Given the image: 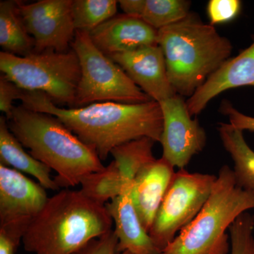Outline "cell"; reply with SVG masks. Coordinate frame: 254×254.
<instances>
[{"mask_svg": "<svg viewBox=\"0 0 254 254\" xmlns=\"http://www.w3.org/2000/svg\"><path fill=\"white\" fill-rule=\"evenodd\" d=\"M163 117L160 143L163 158L182 170L191 158L203 150L207 136L196 119H192L187 101L176 94L159 103Z\"/></svg>", "mask_w": 254, "mask_h": 254, "instance_id": "obj_10", "label": "cell"}, {"mask_svg": "<svg viewBox=\"0 0 254 254\" xmlns=\"http://www.w3.org/2000/svg\"><path fill=\"white\" fill-rule=\"evenodd\" d=\"M123 182V174L113 160L103 170L83 177L80 190L89 199L105 205L121 193Z\"/></svg>", "mask_w": 254, "mask_h": 254, "instance_id": "obj_20", "label": "cell"}, {"mask_svg": "<svg viewBox=\"0 0 254 254\" xmlns=\"http://www.w3.org/2000/svg\"><path fill=\"white\" fill-rule=\"evenodd\" d=\"M71 48L81 66L74 108L103 102L138 104L152 100L118 64L95 46L88 32L76 31Z\"/></svg>", "mask_w": 254, "mask_h": 254, "instance_id": "obj_7", "label": "cell"}, {"mask_svg": "<svg viewBox=\"0 0 254 254\" xmlns=\"http://www.w3.org/2000/svg\"><path fill=\"white\" fill-rule=\"evenodd\" d=\"M145 0H121L118 4L125 14L140 18Z\"/></svg>", "mask_w": 254, "mask_h": 254, "instance_id": "obj_28", "label": "cell"}, {"mask_svg": "<svg viewBox=\"0 0 254 254\" xmlns=\"http://www.w3.org/2000/svg\"><path fill=\"white\" fill-rule=\"evenodd\" d=\"M216 178L210 174L190 173L185 169L175 173L149 232L160 252L199 213Z\"/></svg>", "mask_w": 254, "mask_h": 254, "instance_id": "obj_8", "label": "cell"}, {"mask_svg": "<svg viewBox=\"0 0 254 254\" xmlns=\"http://www.w3.org/2000/svg\"><path fill=\"white\" fill-rule=\"evenodd\" d=\"M105 205L81 190L66 189L49 197L23 235V248L35 254H77L91 241L112 231Z\"/></svg>", "mask_w": 254, "mask_h": 254, "instance_id": "obj_2", "label": "cell"}, {"mask_svg": "<svg viewBox=\"0 0 254 254\" xmlns=\"http://www.w3.org/2000/svg\"><path fill=\"white\" fill-rule=\"evenodd\" d=\"M18 244L3 232H0V254H14Z\"/></svg>", "mask_w": 254, "mask_h": 254, "instance_id": "obj_29", "label": "cell"}, {"mask_svg": "<svg viewBox=\"0 0 254 254\" xmlns=\"http://www.w3.org/2000/svg\"><path fill=\"white\" fill-rule=\"evenodd\" d=\"M89 35L95 46L108 56L158 45V30L141 18L127 14L116 15Z\"/></svg>", "mask_w": 254, "mask_h": 254, "instance_id": "obj_15", "label": "cell"}, {"mask_svg": "<svg viewBox=\"0 0 254 254\" xmlns=\"http://www.w3.org/2000/svg\"><path fill=\"white\" fill-rule=\"evenodd\" d=\"M170 84L177 94L192 96L227 60L231 42L190 12L181 21L158 31Z\"/></svg>", "mask_w": 254, "mask_h": 254, "instance_id": "obj_4", "label": "cell"}, {"mask_svg": "<svg viewBox=\"0 0 254 254\" xmlns=\"http://www.w3.org/2000/svg\"><path fill=\"white\" fill-rule=\"evenodd\" d=\"M6 121L28 153L57 173L59 188L80 185L83 177L105 168L94 150L53 115L21 105L13 108Z\"/></svg>", "mask_w": 254, "mask_h": 254, "instance_id": "obj_3", "label": "cell"}, {"mask_svg": "<svg viewBox=\"0 0 254 254\" xmlns=\"http://www.w3.org/2000/svg\"><path fill=\"white\" fill-rule=\"evenodd\" d=\"M135 175L132 172L123 173L121 193L105 204L115 223L114 232L118 239V251L132 254H163L142 226L133 205L132 189Z\"/></svg>", "mask_w": 254, "mask_h": 254, "instance_id": "obj_13", "label": "cell"}, {"mask_svg": "<svg viewBox=\"0 0 254 254\" xmlns=\"http://www.w3.org/2000/svg\"><path fill=\"white\" fill-rule=\"evenodd\" d=\"M0 70L23 91L41 92L56 105L74 108L81 66L72 49L33 52L26 56L1 52Z\"/></svg>", "mask_w": 254, "mask_h": 254, "instance_id": "obj_6", "label": "cell"}, {"mask_svg": "<svg viewBox=\"0 0 254 254\" xmlns=\"http://www.w3.org/2000/svg\"><path fill=\"white\" fill-rule=\"evenodd\" d=\"M48 198L46 189L21 172L0 164V225L31 222Z\"/></svg>", "mask_w": 254, "mask_h": 254, "instance_id": "obj_12", "label": "cell"}, {"mask_svg": "<svg viewBox=\"0 0 254 254\" xmlns=\"http://www.w3.org/2000/svg\"><path fill=\"white\" fill-rule=\"evenodd\" d=\"M254 209V193L237 185L233 170H219L211 193L203 208L163 254H228L226 230L240 215Z\"/></svg>", "mask_w": 254, "mask_h": 254, "instance_id": "obj_5", "label": "cell"}, {"mask_svg": "<svg viewBox=\"0 0 254 254\" xmlns=\"http://www.w3.org/2000/svg\"><path fill=\"white\" fill-rule=\"evenodd\" d=\"M242 1L239 0H210L207 11L210 25L232 21L240 14Z\"/></svg>", "mask_w": 254, "mask_h": 254, "instance_id": "obj_24", "label": "cell"}, {"mask_svg": "<svg viewBox=\"0 0 254 254\" xmlns=\"http://www.w3.org/2000/svg\"><path fill=\"white\" fill-rule=\"evenodd\" d=\"M218 130L224 148L233 160L237 185L254 193V150L246 141L244 131L229 123L219 124Z\"/></svg>", "mask_w": 254, "mask_h": 254, "instance_id": "obj_18", "label": "cell"}, {"mask_svg": "<svg viewBox=\"0 0 254 254\" xmlns=\"http://www.w3.org/2000/svg\"><path fill=\"white\" fill-rule=\"evenodd\" d=\"M0 46L5 53L17 56L34 52V41L19 14L17 1H0Z\"/></svg>", "mask_w": 254, "mask_h": 254, "instance_id": "obj_19", "label": "cell"}, {"mask_svg": "<svg viewBox=\"0 0 254 254\" xmlns=\"http://www.w3.org/2000/svg\"><path fill=\"white\" fill-rule=\"evenodd\" d=\"M10 131L5 116L0 118V164L28 174L36 179L46 190H58L59 187L50 175L51 170L38 161L29 153Z\"/></svg>", "mask_w": 254, "mask_h": 254, "instance_id": "obj_17", "label": "cell"}, {"mask_svg": "<svg viewBox=\"0 0 254 254\" xmlns=\"http://www.w3.org/2000/svg\"><path fill=\"white\" fill-rule=\"evenodd\" d=\"M23 91L12 81L1 75L0 77V110L6 118L11 115L14 108L13 102L20 100Z\"/></svg>", "mask_w": 254, "mask_h": 254, "instance_id": "obj_26", "label": "cell"}, {"mask_svg": "<svg viewBox=\"0 0 254 254\" xmlns=\"http://www.w3.org/2000/svg\"><path fill=\"white\" fill-rule=\"evenodd\" d=\"M28 109L50 114L104 160L117 147L149 138L160 142L163 117L159 103L138 104L103 102L81 108H64L41 92L23 91L20 98Z\"/></svg>", "mask_w": 254, "mask_h": 254, "instance_id": "obj_1", "label": "cell"}, {"mask_svg": "<svg viewBox=\"0 0 254 254\" xmlns=\"http://www.w3.org/2000/svg\"><path fill=\"white\" fill-rule=\"evenodd\" d=\"M108 57L152 100L160 103L177 94L169 81L165 57L158 45Z\"/></svg>", "mask_w": 254, "mask_h": 254, "instance_id": "obj_11", "label": "cell"}, {"mask_svg": "<svg viewBox=\"0 0 254 254\" xmlns=\"http://www.w3.org/2000/svg\"><path fill=\"white\" fill-rule=\"evenodd\" d=\"M118 239L114 230L91 241L77 254H132L128 252H119Z\"/></svg>", "mask_w": 254, "mask_h": 254, "instance_id": "obj_25", "label": "cell"}, {"mask_svg": "<svg viewBox=\"0 0 254 254\" xmlns=\"http://www.w3.org/2000/svg\"><path fill=\"white\" fill-rule=\"evenodd\" d=\"M72 3L73 0H39L29 4L17 1L19 14L34 41V52L70 50L76 33Z\"/></svg>", "mask_w": 254, "mask_h": 254, "instance_id": "obj_9", "label": "cell"}, {"mask_svg": "<svg viewBox=\"0 0 254 254\" xmlns=\"http://www.w3.org/2000/svg\"><path fill=\"white\" fill-rule=\"evenodd\" d=\"M242 86L254 87V40L250 46L227 60L187 100L190 115L196 116L222 92Z\"/></svg>", "mask_w": 254, "mask_h": 254, "instance_id": "obj_16", "label": "cell"}, {"mask_svg": "<svg viewBox=\"0 0 254 254\" xmlns=\"http://www.w3.org/2000/svg\"><path fill=\"white\" fill-rule=\"evenodd\" d=\"M220 112L228 118L230 125L241 131L254 132V118L239 111L229 100H224L220 105Z\"/></svg>", "mask_w": 254, "mask_h": 254, "instance_id": "obj_27", "label": "cell"}, {"mask_svg": "<svg viewBox=\"0 0 254 254\" xmlns=\"http://www.w3.org/2000/svg\"><path fill=\"white\" fill-rule=\"evenodd\" d=\"M118 1L73 0L72 16L76 31L90 33L116 16Z\"/></svg>", "mask_w": 254, "mask_h": 254, "instance_id": "obj_21", "label": "cell"}, {"mask_svg": "<svg viewBox=\"0 0 254 254\" xmlns=\"http://www.w3.org/2000/svg\"><path fill=\"white\" fill-rule=\"evenodd\" d=\"M230 230L231 254H254V215L242 213Z\"/></svg>", "mask_w": 254, "mask_h": 254, "instance_id": "obj_23", "label": "cell"}, {"mask_svg": "<svg viewBox=\"0 0 254 254\" xmlns=\"http://www.w3.org/2000/svg\"><path fill=\"white\" fill-rule=\"evenodd\" d=\"M190 6L185 0H145L140 18L158 31L186 17Z\"/></svg>", "mask_w": 254, "mask_h": 254, "instance_id": "obj_22", "label": "cell"}, {"mask_svg": "<svg viewBox=\"0 0 254 254\" xmlns=\"http://www.w3.org/2000/svg\"><path fill=\"white\" fill-rule=\"evenodd\" d=\"M174 168L163 157L154 158L142 165L133 178L132 199L142 226L148 234L173 180Z\"/></svg>", "mask_w": 254, "mask_h": 254, "instance_id": "obj_14", "label": "cell"}]
</instances>
